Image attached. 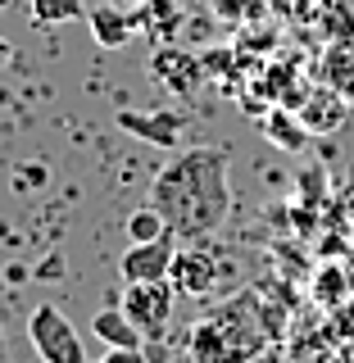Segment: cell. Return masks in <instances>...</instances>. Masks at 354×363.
<instances>
[{
	"label": "cell",
	"mask_w": 354,
	"mask_h": 363,
	"mask_svg": "<svg viewBox=\"0 0 354 363\" xmlns=\"http://www.w3.org/2000/svg\"><path fill=\"white\" fill-rule=\"evenodd\" d=\"M232 150L227 145H196L173 155L150 182V204L168 218L177 241H200L219 232L232 213Z\"/></svg>",
	"instance_id": "6da1fadb"
},
{
	"label": "cell",
	"mask_w": 354,
	"mask_h": 363,
	"mask_svg": "<svg viewBox=\"0 0 354 363\" xmlns=\"http://www.w3.org/2000/svg\"><path fill=\"white\" fill-rule=\"evenodd\" d=\"M259 350H268V332H264V304L255 291L227 300L219 313H209L191 332V359L196 363H245Z\"/></svg>",
	"instance_id": "7a4b0ae2"
},
{
	"label": "cell",
	"mask_w": 354,
	"mask_h": 363,
	"mask_svg": "<svg viewBox=\"0 0 354 363\" xmlns=\"http://www.w3.org/2000/svg\"><path fill=\"white\" fill-rule=\"evenodd\" d=\"M173 304H177V286H173V281H128L118 309L128 313V323L145 340H164L168 323H173Z\"/></svg>",
	"instance_id": "3957f363"
},
{
	"label": "cell",
	"mask_w": 354,
	"mask_h": 363,
	"mask_svg": "<svg viewBox=\"0 0 354 363\" xmlns=\"http://www.w3.org/2000/svg\"><path fill=\"white\" fill-rule=\"evenodd\" d=\"M28 340L41 354V363H87V345L77 336V327L55 304H37L28 313Z\"/></svg>",
	"instance_id": "277c9868"
},
{
	"label": "cell",
	"mask_w": 354,
	"mask_h": 363,
	"mask_svg": "<svg viewBox=\"0 0 354 363\" xmlns=\"http://www.w3.org/2000/svg\"><path fill=\"white\" fill-rule=\"evenodd\" d=\"M291 113L304 123V132H309V136H327V132H336L341 123H345L350 100H341L332 86L314 82L309 91H300V96H295V109Z\"/></svg>",
	"instance_id": "5b68a950"
},
{
	"label": "cell",
	"mask_w": 354,
	"mask_h": 363,
	"mask_svg": "<svg viewBox=\"0 0 354 363\" xmlns=\"http://www.w3.org/2000/svg\"><path fill=\"white\" fill-rule=\"evenodd\" d=\"M177 259V236H164V241H145V245H128V255L118 259L123 281H168Z\"/></svg>",
	"instance_id": "8992f818"
},
{
	"label": "cell",
	"mask_w": 354,
	"mask_h": 363,
	"mask_svg": "<svg viewBox=\"0 0 354 363\" xmlns=\"http://www.w3.org/2000/svg\"><path fill=\"white\" fill-rule=\"evenodd\" d=\"M150 73H155L159 86L177 91V96H191V91L200 86V64L191 60L187 50H177V45H164V50H155Z\"/></svg>",
	"instance_id": "52a82bcc"
},
{
	"label": "cell",
	"mask_w": 354,
	"mask_h": 363,
	"mask_svg": "<svg viewBox=\"0 0 354 363\" xmlns=\"http://www.w3.org/2000/svg\"><path fill=\"white\" fill-rule=\"evenodd\" d=\"M168 281L177 286V295H209L214 286H219V264H214L209 255H200V250H182V255L173 259Z\"/></svg>",
	"instance_id": "ba28073f"
},
{
	"label": "cell",
	"mask_w": 354,
	"mask_h": 363,
	"mask_svg": "<svg viewBox=\"0 0 354 363\" xmlns=\"http://www.w3.org/2000/svg\"><path fill=\"white\" fill-rule=\"evenodd\" d=\"M318 82L332 86L341 100H350L354 105V41H332L323 50V60H318Z\"/></svg>",
	"instance_id": "9c48e42d"
},
{
	"label": "cell",
	"mask_w": 354,
	"mask_h": 363,
	"mask_svg": "<svg viewBox=\"0 0 354 363\" xmlns=\"http://www.w3.org/2000/svg\"><path fill=\"white\" fill-rule=\"evenodd\" d=\"M91 37H96L100 45H128L136 32H141V23H136V9H114V5H100L91 9Z\"/></svg>",
	"instance_id": "30bf717a"
},
{
	"label": "cell",
	"mask_w": 354,
	"mask_h": 363,
	"mask_svg": "<svg viewBox=\"0 0 354 363\" xmlns=\"http://www.w3.org/2000/svg\"><path fill=\"white\" fill-rule=\"evenodd\" d=\"M91 332H96V340L105 350H141V332L128 323V313L123 309H100L96 318H91Z\"/></svg>",
	"instance_id": "8fae6325"
},
{
	"label": "cell",
	"mask_w": 354,
	"mask_h": 363,
	"mask_svg": "<svg viewBox=\"0 0 354 363\" xmlns=\"http://www.w3.org/2000/svg\"><path fill=\"white\" fill-rule=\"evenodd\" d=\"M314 300L323 304V309H341V304L350 300V272L341 264H323L314 272Z\"/></svg>",
	"instance_id": "7c38bea8"
},
{
	"label": "cell",
	"mask_w": 354,
	"mask_h": 363,
	"mask_svg": "<svg viewBox=\"0 0 354 363\" xmlns=\"http://www.w3.org/2000/svg\"><path fill=\"white\" fill-rule=\"evenodd\" d=\"M164 236H173V227H168V218L155 209L150 200L141 204V209L128 213V241L132 245H145V241H164Z\"/></svg>",
	"instance_id": "4fadbf2b"
},
{
	"label": "cell",
	"mask_w": 354,
	"mask_h": 363,
	"mask_svg": "<svg viewBox=\"0 0 354 363\" xmlns=\"http://www.w3.org/2000/svg\"><path fill=\"white\" fill-rule=\"evenodd\" d=\"M118 123H123L128 132H136V136H150V141H159V145H177V118H173V113H155V118H141V113L123 109V113H118Z\"/></svg>",
	"instance_id": "5bb4252c"
},
{
	"label": "cell",
	"mask_w": 354,
	"mask_h": 363,
	"mask_svg": "<svg viewBox=\"0 0 354 363\" xmlns=\"http://www.w3.org/2000/svg\"><path fill=\"white\" fill-rule=\"evenodd\" d=\"M87 14V0H32V23L37 28H60Z\"/></svg>",
	"instance_id": "9a60e30c"
},
{
	"label": "cell",
	"mask_w": 354,
	"mask_h": 363,
	"mask_svg": "<svg viewBox=\"0 0 354 363\" xmlns=\"http://www.w3.org/2000/svg\"><path fill=\"white\" fill-rule=\"evenodd\" d=\"M268 136L282 145V150H300V141H304V128H295V132H291L287 113H272V118H268Z\"/></svg>",
	"instance_id": "2e32d148"
},
{
	"label": "cell",
	"mask_w": 354,
	"mask_h": 363,
	"mask_svg": "<svg viewBox=\"0 0 354 363\" xmlns=\"http://www.w3.org/2000/svg\"><path fill=\"white\" fill-rule=\"evenodd\" d=\"M100 363H150V354L145 350H109Z\"/></svg>",
	"instance_id": "e0dca14e"
},
{
	"label": "cell",
	"mask_w": 354,
	"mask_h": 363,
	"mask_svg": "<svg viewBox=\"0 0 354 363\" xmlns=\"http://www.w3.org/2000/svg\"><path fill=\"white\" fill-rule=\"evenodd\" d=\"M245 363H287V359H282V350H272V345H268V350H259V354H255V359H245Z\"/></svg>",
	"instance_id": "ac0fdd59"
},
{
	"label": "cell",
	"mask_w": 354,
	"mask_h": 363,
	"mask_svg": "<svg viewBox=\"0 0 354 363\" xmlns=\"http://www.w3.org/2000/svg\"><path fill=\"white\" fill-rule=\"evenodd\" d=\"M9 55H14V45H9L5 37H0V64H9Z\"/></svg>",
	"instance_id": "d6986e66"
},
{
	"label": "cell",
	"mask_w": 354,
	"mask_h": 363,
	"mask_svg": "<svg viewBox=\"0 0 354 363\" xmlns=\"http://www.w3.org/2000/svg\"><path fill=\"white\" fill-rule=\"evenodd\" d=\"M350 245H354V236H350Z\"/></svg>",
	"instance_id": "ffe728a7"
}]
</instances>
